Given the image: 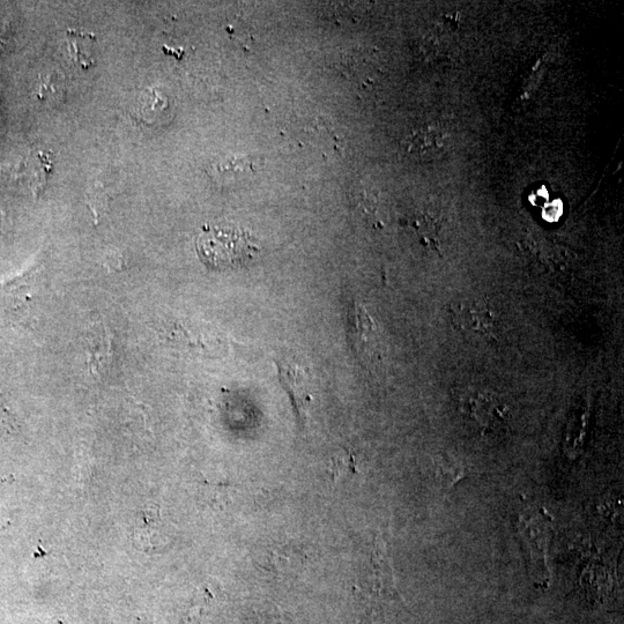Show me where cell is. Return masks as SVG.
I'll list each match as a JSON object with an SVG mask.
<instances>
[{
    "mask_svg": "<svg viewBox=\"0 0 624 624\" xmlns=\"http://www.w3.org/2000/svg\"><path fill=\"white\" fill-rule=\"evenodd\" d=\"M196 245L200 260L213 271L241 269L260 252L254 237L235 227H205Z\"/></svg>",
    "mask_w": 624,
    "mask_h": 624,
    "instance_id": "cell-1",
    "label": "cell"
},
{
    "mask_svg": "<svg viewBox=\"0 0 624 624\" xmlns=\"http://www.w3.org/2000/svg\"><path fill=\"white\" fill-rule=\"evenodd\" d=\"M553 523V516L544 508L527 510L518 518V531L529 555V574L538 588H547L551 582L548 557Z\"/></svg>",
    "mask_w": 624,
    "mask_h": 624,
    "instance_id": "cell-2",
    "label": "cell"
},
{
    "mask_svg": "<svg viewBox=\"0 0 624 624\" xmlns=\"http://www.w3.org/2000/svg\"><path fill=\"white\" fill-rule=\"evenodd\" d=\"M453 328L474 340L492 343L499 339L500 319L490 303L474 296H462L449 307Z\"/></svg>",
    "mask_w": 624,
    "mask_h": 624,
    "instance_id": "cell-3",
    "label": "cell"
},
{
    "mask_svg": "<svg viewBox=\"0 0 624 624\" xmlns=\"http://www.w3.org/2000/svg\"><path fill=\"white\" fill-rule=\"evenodd\" d=\"M459 410L467 420L477 426L482 436L508 432L510 408L495 393L468 390L460 397Z\"/></svg>",
    "mask_w": 624,
    "mask_h": 624,
    "instance_id": "cell-4",
    "label": "cell"
},
{
    "mask_svg": "<svg viewBox=\"0 0 624 624\" xmlns=\"http://www.w3.org/2000/svg\"><path fill=\"white\" fill-rule=\"evenodd\" d=\"M359 582L361 596L371 603H395L400 599L388 549L381 538L374 542L368 566Z\"/></svg>",
    "mask_w": 624,
    "mask_h": 624,
    "instance_id": "cell-5",
    "label": "cell"
},
{
    "mask_svg": "<svg viewBox=\"0 0 624 624\" xmlns=\"http://www.w3.org/2000/svg\"><path fill=\"white\" fill-rule=\"evenodd\" d=\"M85 363L89 375H106L114 360V343L110 330L103 322L89 326L84 340Z\"/></svg>",
    "mask_w": 624,
    "mask_h": 624,
    "instance_id": "cell-6",
    "label": "cell"
},
{
    "mask_svg": "<svg viewBox=\"0 0 624 624\" xmlns=\"http://www.w3.org/2000/svg\"><path fill=\"white\" fill-rule=\"evenodd\" d=\"M449 139L447 133L436 126H427V128L415 131L413 135L407 139V151L414 156L415 159L421 161H433L444 153H447Z\"/></svg>",
    "mask_w": 624,
    "mask_h": 624,
    "instance_id": "cell-7",
    "label": "cell"
},
{
    "mask_svg": "<svg viewBox=\"0 0 624 624\" xmlns=\"http://www.w3.org/2000/svg\"><path fill=\"white\" fill-rule=\"evenodd\" d=\"M96 37L83 32L69 31L66 34V44H68L69 57L78 68L87 70L94 65L92 57L93 44Z\"/></svg>",
    "mask_w": 624,
    "mask_h": 624,
    "instance_id": "cell-8",
    "label": "cell"
},
{
    "mask_svg": "<svg viewBox=\"0 0 624 624\" xmlns=\"http://www.w3.org/2000/svg\"><path fill=\"white\" fill-rule=\"evenodd\" d=\"M169 109V103L154 89H146L139 96L135 114L140 121L147 124H154L162 120Z\"/></svg>",
    "mask_w": 624,
    "mask_h": 624,
    "instance_id": "cell-9",
    "label": "cell"
},
{
    "mask_svg": "<svg viewBox=\"0 0 624 624\" xmlns=\"http://www.w3.org/2000/svg\"><path fill=\"white\" fill-rule=\"evenodd\" d=\"M353 331L355 346L359 348L361 353L370 354L375 352L377 339L374 324L366 312L360 308L355 310Z\"/></svg>",
    "mask_w": 624,
    "mask_h": 624,
    "instance_id": "cell-10",
    "label": "cell"
},
{
    "mask_svg": "<svg viewBox=\"0 0 624 624\" xmlns=\"http://www.w3.org/2000/svg\"><path fill=\"white\" fill-rule=\"evenodd\" d=\"M65 94V81L62 74L50 72L44 76L39 86V99L44 102L58 103Z\"/></svg>",
    "mask_w": 624,
    "mask_h": 624,
    "instance_id": "cell-11",
    "label": "cell"
},
{
    "mask_svg": "<svg viewBox=\"0 0 624 624\" xmlns=\"http://www.w3.org/2000/svg\"><path fill=\"white\" fill-rule=\"evenodd\" d=\"M438 475L444 486L452 487L464 478V470L455 460L443 455L438 460Z\"/></svg>",
    "mask_w": 624,
    "mask_h": 624,
    "instance_id": "cell-12",
    "label": "cell"
},
{
    "mask_svg": "<svg viewBox=\"0 0 624 624\" xmlns=\"http://www.w3.org/2000/svg\"><path fill=\"white\" fill-rule=\"evenodd\" d=\"M0 425L13 427V419L4 403L2 393H0Z\"/></svg>",
    "mask_w": 624,
    "mask_h": 624,
    "instance_id": "cell-13",
    "label": "cell"
}]
</instances>
